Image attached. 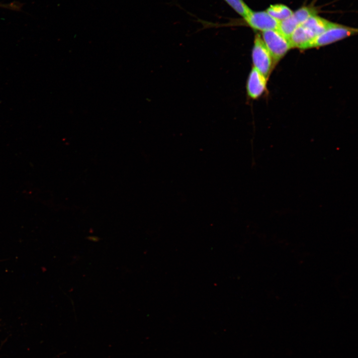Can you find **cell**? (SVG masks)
Wrapping results in <instances>:
<instances>
[{
  "mask_svg": "<svg viewBox=\"0 0 358 358\" xmlns=\"http://www.w3.org/2000/svg\"><path fill=\"white\" fill-rule=\"evenodd\" d=\"M223 0L243 18L247 17L252 11L243 0Z\"/></svg>",
  "mask_w": 358,
  "mask_h": 358,
  "instance_id": "cell-10",
  "label": "cell"
},
{
  "mask_svg": "<svg viewBox=\"0 0 358 358\" xmlns=\"http://www.w3.org/2000/svg\"><path fill=\"white\" fill-rule=\"evenodd\" d=\"M299 25L298 22L292 15L287 18L279 21L277 30L285 37L288 38Z\"/></svg>",
  "mask_w": 358,
  "mask_h": 358,
  "instance_id": "cell-9",
  "label": "cell"
},
{
  "mask_svg": "<svg viewBox=\"0 0 358 358\" xmlns=\"http://www.w3.org/2000/svg\"><path fill=\"white\" fill-rule=\"evenodd\" d=\"M316 9L313 7L303 6L293 12L292 15L300 25L311 16L316 15Z\"/></svg>",
  "mask_w": 358,
  "mask_h": 358,
  "instance_id": "cell-11",
  "label": "cell"
},
{
  "mask_svg": "<svg viewBox=\"0 0 358 358\" xmlns=\"http://www.w3.org/2000/svg\"><path fill=\"white\" fill-rule=\"evenodd\" d=\"M262 38L270 53L274 64L280 61L292 48L288 39L277 29L263 32Z\"/></svg>",
  "mask_w": 358,
  "mask_h": 358,
  "instance_id": "cell-2",
  "label": "cell"
},
{
  "mask_svg": "<svg viewBox=\"0 0 358 358\" xmlns=\"http://www.w3.org/2000/svg\"><path fill=\"white\" fill-rule=\"evenodd\" d=\"M266 11L278 21L287 18L291 16L293 12L288 6L282 4L271 5Z\"/></svg>",
  "mask_w": 358,
  "mask_h": 358,
  "instance_id": "cell-8",
  "label": "cell"
},
{
  "mask_svg": "<svg viewBox=\"0 0 358 358\" xmlns=\"http://www.w3.org/2000/svg\"><path fill=\"white\" fill-rule=\"evenodd\" d=\"M252 58L253 67L268 79L274 67V62L262 36L259 33L255 36Z\"/></svg>",
  "mask_w": 358,
  "mask_h": 358,
  "instance_id": "cell-1",
  "label": "cell"
},
{
  "mask_svg": "<svg viewBox=\"0 0 358 358\" xmlns=\"http://www.w3.org/2000/svg\"><path fill=\"white\" fill-rule=\"evenodd\" d=\"M314 38L311 32L302 25H299L289 37L291 48L306 49L308 44Z\"/></svg>",
  "mask_w": 358,
  "mask_h": 358,
  "instance_id": "cell-6",
  "label": "cell"
},
{
  "mask_svg": "<svg viewBox=\"0 0 358 358\" xmlns=\"http://www.w3.org/2000/svg\"><path fill=\"white\" fill-rule=\"evenodd\" d=\"M357 32L358 29L356 28L335 23L334 25L315 37L308 44L306 49L327 45L355 35Z\"/></svg>",
  "mask_w": 358,
  "mask_h": 358,
  "instance_id": "cell-3",
  "label": "cell"
},
{
  "mask_svg": "<svg viewBox=\"0 0 358 358\" xmlns=\"http://www.w3.org/2000/svg\"><path fill=\"white\" fill-rule=\"evenodd\" d=\"M268 79L254 67L250 71L247 81L248 96L252 99L259 98L266 90Z\"/></svg>",
  "mask_w": 358,
  "mask_h": 358,
  "instance_id": "cell-5",
  "label": "cell"
},
{
  "mask_svg": "<svg viewBox=\"0 0 358 358\" xmlns=\"http://www.w3.org/2000/svg\"><path fill=\"white\" fill-rule=\"evenodd\" d=\"M244 23L254 30L262 32L277 29L279 21L272 17L266 11H252L250 14L244 18Z\"/></svg>",
  "mask_w": 358,
  "mask_h": 358,
  "instance_id": "cell-4",
  "label": "cell"
},
{
  "mask_svg": "<svg viewBox=\"0 0 358 358\" xmlns=\"http://www.w3.org/2000/svg\"><path fill=\"white\" fill-rule=\"evenodd\" d=\"M335 24V23L314 15L310 17L301 25L308 29L315 38L334 25Z\"/></svg>",
  "mask_w": 358,
  "mask_h": 358,
  "instance_id": "cell-7",
  "label": "cell"
}]
</instances>
